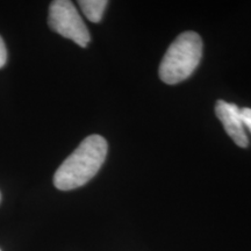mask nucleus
Segmentation results:
<instances>
[{
  "label": "nucleus",
  "instance_id": "obj_2",
  "mask_svg": "<svg viewBox=\"0 0 251 251\" xmlns=\"http://www.w3.org/2000/svg\"><path fill=\"white\" fill-rule=\"evenodd\" d=\"M202 57V39L196 31L176 37L159 64V78L169 85L180 83L193 74Z\"/></svg>",
  "mask_w": 251,
  "mask_h": 251
},
{
  "label": "nucleus",
  "instance_id": "obj_1",
  "mask_svg": "<svg viewBox=\"0 0 251 251\" xmlns=\"http://www.w3.org/2000/svg\"><path fill=\"white\" fill-rule=\"evenodd\" d=\"M107 150V141L102 136L98 134L87 136L56 170L55 187L70 191L89 183L105 163Z\"/></svg>",
  "mask_w": 251,
  "mask_h": 251
},
{
  "label": "nucleus",
  "instance_id": "obj_4",
  "mask_svg": "<svg viewBox=\"0 0 251 251\" xmlns=\"http://www.w3.org/2000/svg\"><path fill=\"white\" fill-rule=\"evenodd\" d=\"M215 114L235 144L241 148H247L249 146V139L246 133L241 108L235 103L218 100L215 103Z\"/></svg>",
  "mask_w": 251,
  "mask_h": 251
},
{
  "label": "nucleus",
  "instance_id": "obj_5",
  "mask_svg": "<svg viewBox=\"0 0 251 251\" xmlns=\"http://www.w3.org/2000/svg\"><path fill=\"white\" fill-rule=\"evenodd\" d=\"M78 5L80 6L84 15L91 23L98 24L101 21L108 1L107 0H80L78 1Z\"/></svg>",
  "mask_w": 251,
  "mask_h": 251
},
{
  "label": "nucleus",
  "instance_id": "obj_3",
  "mask_svg": "<svg viewBox=\"0 0 251 251\" xmlns=\"http://www.w3.org/2000/svg\"><path fill=\"white\" fill-rule=\"evenodd\" d=\"M49 27L56 33L86 48L91 36L86 25L70 0H55L49 6Z\"/></svg>",
  "mask_w": 251,
  "mask_h": 251
},
{
  "label": "nucleus",
  "instance_id": "obj_6",
  "mask_svg": "<svg viewBox=\"0 0 251 251\" xmlns=\"http://www.w3.org/2000/svg\"><path fill=\"white\" fill-rule=\"evenodd\" d=\"M241 114H242L244 127H246L247 129H249V131L251 133V108L249 107L241 108Z\"/></svg>",
  "mask_w": 251,
  "mask_h": 251
},
{
  "label": "nucleus",
  "instance_id": "obj_8",
  "mask_svg": "<svg viewBox=\"0 0 251 251\" xmlns=\"http://www.w3.org/2000/svg\"><path fill=\"white\" fill-rule=\"evenodd\" d=\"M0 251H1V250H0Z\"/></svg>",
  "mask_w": 251,
  "mask_h": 251
},
{
  "label": "nucleus",
  "instance_id": "obj_7",
  "mask_svg": "<svg viewBox=\"0 0 251 251\" xmlns=\"http://www.w3.org/2000/svg\"><path fill=\"white\" fill-rule=\"evenodd\" d=\"M6 61H7V50H6L4 40L0 36V68L4 67L6 64Z\"/></svg>",
  "mask_w": 251,
  "mask_h": 251
}]
</instances>
